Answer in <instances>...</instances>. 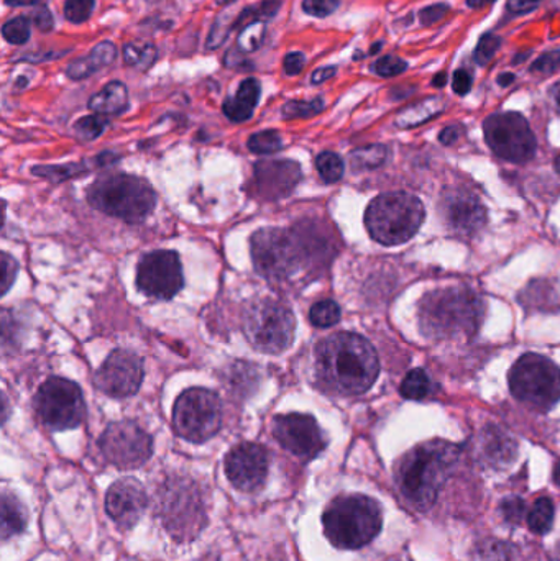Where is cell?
Listing matches in <instances>:
<instances>
[{"label": "cell", "mask_w": 560, "mask_h": 561, "mask_svg": "<svg viewBox=\"0 0 560 561\" xmlns=\"http://www.w3.org/2000/svg\"><path fill=\"white\" fill-rule=\"evenodd\" d=\"M319 381L341 396H361L377 381L380 362L372 343L357 333L328 336L316 348Z\"/></svg>", "instance_id": "obj_1"}, {"label": "cell", "mask_w": 560, "mask_h": 561, "mask_svg": "<svg viewBox=\"0 0 560 561\" xmlns=\"http://www.w3.org/2000/svg\"><path fill=\"white\" fill-rule=\"evenodd\" d=\"M485 312L479 293L467 286H447L424 294L418 319L421 333L431 342L470 340L482 327Z\"/></svg>", "instance_id": "obj_2"}, {"label": "cell", "mask_w": 560, "mask_h": 561, "mask_svg": "<svg viewBox=\"0 0 560 561\" xmlns=\"http://www.w3.org/2000/svg\"><path fill=\"white\" fill-rule=\"evenodd\" d=\"M459 454L457 445L444 440L426 442L408 451L395 471L401 496L416 510H430L453 473Z\"/></svg>", "instance_id": "obj_3"}, {"label": "cell", "mask_w": 560, "mask_h": 561, "mask_svg": "<svg viewBox=\"0 0 560 561\" xmlns=\"http://www.w3.org/2000/svg\"><path fill=\"white\" fill-rule=\"evenodd\" d=\"M324 534L332 546L358 550L374 542L384 527L380 504L365 494H342L325 507Z\"/></svg>", "instance_id": "obj_4"}, {"label": "cell", "mask_w": 560, "mask_h": 561, "mask_svg": "<svg viewBox=\"0 0 560 561\" xmlns=\"http://www.w3.org/2000/svg\"><path fill=\"white\" fill-rule=\"evenodd\" d=\"M157 517L173 539H196L207 526L206 493L191 478H173L157 493Z\"/></svg>", "instance_id": "obj_5"}, {"label": "cell", "mask_w": 560, "mask_h": 561, "mask_svg": "<svg viewBox=\"0 0 560 561\" xmlns=\"http://www.w3.org/2000/svg\"><path fill=\"white\" fill-rule=\"evenodd\" d=\"M88 201L105 216L127 224H140L153 213L157 194L153 187L132 174H108L99 178L88 190Z\"/></svg>", "instance_id": "obj_6"}, {"label": "cell", "mask_w": 560, "mask_h": 561, "mask_svg": "<svg viewBox=\"0 0 560 561\" xmlns=\"http://www.w3.org/2000/svg\"><path fill=\"white\" fill-rule=\"evenodd\" d=\"M424 216L423 203L413 194L387 193L372 201L365 213V226L375 242L397 247L416 236Z\"/></svg>", "instance_id": "obj_7"}, {"label": "cell", "mask_w": 560, "mask_h": 561, "mask_svg": "<svg viewBox=\"0 0 560 561\" xmlns=\"http://www.w3.org/2000/svg\"><path fill=\"white\" fill-rule=\"evenodd\" d=\"M513 396L536 411H549L560 401V368L538 353H526L508 376Z\"/></svg>", "instance_id": "obj_8"}, {"label": "cell", "mask_w": 560, "mask_h": 561, "mask_svg": "<svg viewBox=\"0 0 560 561\" xmlns=\"http://www.w3.org/2000/svg\"><path fill=\"white\" fill-rule=\"evenodd\" d=\"M296 320L285 304L262 299L252 304L243 316V332L253 348L278 355L292 346Z\"/></svg>", "instance_id": "obj_9"}, {"label": "cell", "mask_w": 560, "mask_h": 561, "mask_svg": "<svg viewBox=\"0 0 560 561\" xmlns=\"http://www.w3.org/2000/svg\"><path fill=\"white\" fill-rule=\"evenodd\" d=\"M222 425V402L216 392L204 388L184 391L174 402V432L184 440L204 444Z\"/></svg>", "instance_id": "obj_10"}, {"label": "cell", "mask_w": 560, "mask_h": 561, "mask_svg": "<svg viewBox=\"0 0 560 561\" xmlns=\"http://www.w3.org/2000/svg\"><path fill=\"white\" fill-rule=\"evenodd\" d=\"M250 250L256 272L268 280L292 278L301 265V242L286 230H259L250 240Z\"/></svg>", "instance_id": "obj_11"}, {"label": "cell", "mask_w": 560, "mask_h": 561, "mask_svg": "<svg viewBox=\"0 0 560 561\" xmlns=\"http://www.w3.org/2000/svg\"><path fill=\"white\" fill-rule=\"evenodd\" d=\"M35 409L39 421L52 431L79 427L85 415L81 388L65 378H49L39 386Z\"/></svg>", "instance_id": "obj_12"}, {"label": "cell", "mask_w": 560, "mask_h": 561, "mask_svg": "<svg viewBox=\"0 0 560 561\" xmlns=\"http://www.w3.org/2000/svg\"><path fill=\"white\" fill-rule=\"evenodd\" d=\"M485 140L493 153L512 163H528L535 158V134L528 121L516 112L490 115L483 124Z\"/></svg>", "instance_id": "obj_13"}, {"label": "cell", "mask_w": 560, "mask_h": 561, "mask_svg": "<svg viewBox=\"0 0 560 561\" xmlns=\"http://www.w3.org/2000/svg\"><path fill=\"white\" fill-rule=\"evenodd\" d=\"M105 461L118 470H135L150 460L153 440L148 432L132 421L114 422L99 438Z\"/></svg>", "instance_id": "obj_14"}, {"label": "cell", "mask_w": 560, "mask_h": 561, "mask_svg": "<svg viewBox=\"0 0 560 561\" xmlns=\"http://www.w3.org/2000/svg\"><path fill=\"white\" fill-rule=\"evenodd\" d=\"M137 286L155 299L168 300L184 286L180 256L170 250L148 253L138 263Z\"/></svg>", "instance_id": "obj_15"}, {"label": "cell", "mask_w": 560, "mask_h": 561, "mask_svg": "<svg viewBox=\"0 0 560 561\" xmlns=\"http://www.w3.org/2000/svg\"><path fill=\"white\" fill-rule=\"evenodd\" d=\"M273 435L285 450L305 461L315 460L328 445L316 419L306 414L278 415L273 422Z\"/></svg>", "instance_id": "obj_16"}, {"label": "cell", "mask_w": 560, "mask_h": 561, "mask_svg": "<svg viewBox=\"0 0 560 561\" xmlns=\"http://www.w3.org/2000/svg\"><path fill=\"white\" fill-rule=\"evenodd\" d=\"M144 381V363L135 353L115 350L105 359L94 376L99 391L111 398H130L140 389Z\"/></svg>", "instance_id": "obj_17"}, {"label": "cell", "mask_w": 560, "mask_h": 561, "mask_svg": "<svg viewBox=\"0 0 560 561\" xmlns=\"http://www.w3.org/2000/svg\"><path fill=\"white\" fill-rule=\"evenodd\" d=\"M224 468H226L227 480L237 490L243 493H255L265 484L268 477V450L262 445L243 442L227 454Z\"/></svg>", "instance_id": "obj_18"}, {"label": "cell", "mask_w": 560, "mask_h": 561, "mask_svg": "<svg viewBox=\"0 0 560 561\" xmlns=\"http://www.w3.org/2000/svg\"><path fill=\"white\" fill-rule=\"evenodd\" d=\"M447 229L456 236L472 237L487 222V209L472 191L454 190L444 194L439 206Z\"/></svg>", "instance_id": "obj_19"}, {"label": "cell", "mask_w": 560, "mask_h": 561, "mask_svg": "<svg viewBox=\"0 0 560 561\" xmlns=\"http://www.w3.org/2000/svg\"><path fill=\"white\" fill-rule=\"evenodd\" d=\"M253 190L263 201H279L288 197L301 181V168L296 161L266 160L255 164Z\"/></svg>", "instance_id": "obj_20"}, {"label": "cell", "mask_w": 560, "mask_h": 561, "mask_svg": "<svg viewBox=\"0 0 560 561\" xmlns=\"http://www.w3.org/2000/svg\"><path fill=\"white\" fill-rule=\"evenodd\" d=\"M148 497L144 486L134 478H122L105 494V511L122 529H130L144 516Z\"/></svg>", "instance_id": "obj_21"}, {"label": "cell", "mask_w": 560, "mask_h": 561, "mask_svg": "<svg viewBox=\"0 0 560 561\" xmlns=\"http://www.w3.org/2000/svg\"><path fill=\"white\" fill-rule=\"evenodd\" d=\"M477 455L485 467L505 468L515 461L518 445L508 432L496 425H490L480 434Z\"/></svg>", "instance_id": "obj_22"}, {"label": "cell", "mask_w": 560, "mask_h": 561, "mask_svg": "<svg viewBox=\"0 0 560 561\" xmlns=\"http://www.w3.org/2000/svg\"><path fill=\"white\" fill-rule=\"evenodd\" d=\"M260 91H262V88H260V82L256 79H245L240 84L237 94L224 102V114L227 115L229 121L237 122V124L249 121L253 111H255L256 104H259Z\"/></svg>", "instance_id": "obj_23"}, {"label": "cell", "mask_w": 560, "mask_h": 561, "mask_svg": "<svg viewBox=\"0 0 560 561\" xmlns=\"http://www.w3.org/2000/svg\"><path fill=\"white\" fill-rule=\"evenodd\" d=\"M117 56V48L112 45L111 42H102L89 53L84 58L75 59L71 65L66 69V75L69 78L79 81V79H85L91 76L92 72L99 71V69L105 68L111 65Z\"/></svg>", "instance_id": "obj_24"}, {"label": "cell", "mask_w": 560, "mask_h": 561, "mask_svg": "<svg viewBox=\"0 0 560 561\" xmlns=\"http://www.w3.org/2000/svg\"><path fill=\"white\" fill-rule=\"evenodd\" d=\"M128 107V91L122 82L112 81L89 99V108L99 115H118Z\"/></svg>", "instance_id": "obj_25"}, {"label": "cell", "mask_w": 560, "mask_h": 561, "mask_svg": "<svg viewBox=\"0 0 560 561\" xmlns=\"http://www.w3.org/2000/svg\"><path fill=\"white\" fill-rule=\"evenodd\" d=\"M26 513L13 494L3 493L2 496V539L19 536L25 530Z\"/></svg>", "instance_id": "obj_26"}, {"label": "cell", "mask_w": 560, "mask_h": 561, "mask_svg": "<svg viewBox=\"0 0 560 561\" xmlns=\"http://www.w3.org/2000/svg\"><path fill=\"white\" fill-rule=\"evenodd\" d=\"M555 516V503L548 496L538 497L528 513L529 529L538 536H546L551 533Z\"/></svg>", "instance_id": "obj_27"}, {"label": "cell", "mask_w": 560, "mask_h": 561, "mask_svg": "<svg viewBox=\"0 0 560 561\" xmlns=\"http://www.w3.org/2000/svg\"><path fill=\"white\" fill-rule=\"evenodd\" d=\"M158 49L150 43H128L124 46V59L132 68L150 69L153 62L157 61Z\"/></svg>", "instance_id": "obj_28"}, {"label": "cell", "mask_w": 560, "mask_h": 561, "mask_svg": "<svg viewBox=\"0 0 560 561\" xmlns=\"http://www.w3.org/2000/svg\"><path fill=\"white\" fill-rule=\"evenodd\" d=\"M430 391V376L426 375L424 369H413V371L408 373L407 378L401 382V396L404 399H410V401H423L424 398H427Z\"/></svg>", "instance_id": "obj_29"}, {"label": "cell", "mask_w": 560, "mask_h": 561, "mask_svg": "<svg viewBox=\"0 0 560 561\" xmlns=\"http://www.w3.org/2000/svg\"><path fill=\"white\" fill-rule=\"evenodd\" d=\"M387 148L384 145H370V147L358 148L351 154V163L354 170H374L381 167L387 160Z\"/></svg>", "instance_id": "obj_30"}, {"label": "cell", "mask_w": 560, "mask_h": 561, "mask_svg": "<svg viewBox=\"0 0 560 561\" xmlns=\"http://www.w3.org/2000/svg\"><path fill=\"white\" fill-rule=\"evenodd\" d=\"M444 104L441 99L433 98L427 101L421 102L416 107L408 108L403 115H400V125L403 127H411V125H420L421 122L433 118L434 115L443 112Z\"/></svg>", "instance_id": "obj_31"}, {"label": "cell", "mask_w": 560, "mask_h": 561, "mask_svg": "<svg viewBox=\"0 0 560 561\" xmlns=\"http://www.w3.org/2000/svg\"><path fill=\"white\" fill-rule=\"evenodd\" d=\"M309 319H311L312 325L319 327V329H329L341 320V307L335 300H319L312 306Z\"/></svg>", "instance_id": "obj_32"}, {"label": "cell", "mask_w": 560, "mask_h": 561, "mask_svg": "<svg viewBox=\"0 0 560 561\" xmlns=\"http://www.w3.org/2000/svg\"><path fill=\"white\" fill-rule=\"evenodd\" d=\"M316 168L325 183H338L344 176V161L332 151H324L316 158Z\"/></svg>", "instance_id": "obj_33"}, {"label": "cell", "mask_w": 560, "mask_h": 561, "mask_svg": "<svg viewBox=\"0 0 560 561\" xmlns=\"http://www.w3.org/2000/svg\"><path fill=\"white\" fill-rule=\"evenodd\" d=\"M324 111V101L321 98L312 99V101H289L283 105L282 114L286 121L293 118H309L321 114Z\"/></svg>", "instance_id": "obj_34"}, {"label": "cell", "mask_w": 560, "mask_h": 561, "mask_svg": "<svg viewBox=\"0 0 560 561\" xmlns=\"http://www.w3.org/2000/svg\"><path fill=\"white\" fill-rule=\"evenodd\" d=\"M249 150L256 154H272L282 150L283 140L278 131L263 130L249 138Z\"/></svg>", "instance_id": "obj_35"}, {"label": "cell", "mask_w": 560, "mask_h": 561, "mask_svg": "<svg viewBox=\"0 0 560 561\" xmlns=\"http://www.w3.org/2000/svg\"><path fill=\"white\" fill-rule=\"evenodd\" d=\"M279 7H282V0H263V2L256 3V5L247 7L240 13V19L237 20L236 26H245L247 23L255 22V20L272 19L278 12Z\"/></svg>", "instance_id": "obj_36"}, {"label": "cell", "mask_w": 560, "mask_h": 561, "mask_svg": "<svg viewBox=\"0 0 560 561\" xmlns=\"http://www.w3.org/2000/svg\"><path fill=\"white\" fill-rule=\"evenodd\" d=\"M265 30L266 26L263 20L247 23L242 32H240L239 48L242 49L243 53H253L255 49H259L260 45L263 43V38H265Z\"/></svg>", "instance_id": "obj_37"}, {"label": "cell", "mask_w": 560, "mask_h": 561, "mask_svg": "<svg viewBox=\"0 0 560 561\" xmlns=\"http://www.w3.org/2000/svg\"><path fill=\"white\" fill-rule=\"evenodd\" d=\"M105 127H107V121H105L104 115L92 114L85 115L81 121L76 122L75 130L81 140L91 141L101 137Z\"/></svg>", "instance_id": "obj_38"}, {"label": "cell", "mask_w": 560, "mask_h": 561, "mask_svg": "<svg viewBox=\"0 0 560 561\" xmlns=\"http://www.w3.org/2000/svg\"><path fill=\"white\" fill-rule=\"evenodd\" d=\"M32 25L26 16H15V19L5 22L2 28L3 38L12 45H23L28 42Z\"/></svg>", "instance_id": "obj_39"}, {"label": "cell", "mask_w": 560, "mask_h": 561, "mask_svg": "<svg viewBox=\"0 0 560 561\" xmlns=\"http://www.w3.org/2000/svg\"><path fill=\"white\" fill-rule=\"evenodd\" d=\"M94 10V0H66L65 16L72 23H82L89 20Z\"/></svg>", "instance_id": "obj_40"}, {"label": "cell", "mask_w": 560, "mask_h": 561, "mask_svg": "<svg viewBox=\"0 0 560 561\" xmlns=\"http://www.w3.org/2000/svg\"><path fill=\"white\" fill-rule=\"evenodd\" d=\"M500 46H502V39L500 36L492 35V33H487L480 38L479 45L476 48V61L479 65L485 66L492 61L495 53L499 51Z\"/></svg>", "instance_id": "obj_41"}, {"label": "cell", "mask_w": 560, "mask_h": 561, "mask_svg": "<svg viewBox=\"0 0 560 561\" xmlns=\"http://www.w3.org/2000/svg\"><path fill=\"white\" fill-rule=\"evenodd\" d=\"M500 513H502L503 519L510 524H519L523 517L526 516V504L522 497L510 496L503 500L502 506H500Z\"/></svg>", "instance_id": "obj_42"}, {"label": "cell", "mask_w": 560, "mask_h": 561, "mask_svg": "<svg viewBox=\"0 0 560 561\" xmlns=\"http://www.w3.org/2000/svg\"><path fill=\"white\" fill-rule=\"evenodd\" d=\"M408 68L407 61L397 58V56H384L375 62V72L381 78H391V76L401 75Z\"/></svg>", "instance_id": "obj_43"}, {"label": "cell", "mask_w": 560, "mask_h": 561, "mask_svg": "<svg viewBox=\"0 0 560 561\" xmlns=\"http://www.w3.org/2000/svg\"><path fill=\"white\" fill-rule=\"evenodd\" d=\"M558 69H560V49L539 56L532 66V71L536 75H555Z\"/></svg>", "instance_id": "obj_44"}, {"label": "cell", "mask_w": 560, "mask_h": 561, "mask_svg": "<svg viewBox=\"0 0 560 561\" xmlns=\"http://www.w3.org/2000/svg\"><path fill=\"white\" fill-rule=\"evenodd\" d=\"M341 0H302V10L309 15L328 16L339 9Z\"/></svg>", "instance_id": "obj_45"}, {"label": "cell", "mask_w": 560, "mask_h": 561, "mask_svg": "<svg viewBox=\"0 0 560 561\" xmlns=\"http://www.w3.org/2000/svg\"><path fill=\"white\" fill-rule=\"evenodd\" d=\"M2 294L5 296L9 293L10 286H12L13 280H15L16 276V262L9 255V253H3L2 255Z\"/></svg>", "instance_id": "obj_46"}, {"label": "cell", "mask_w": 560, "mask_h": 561, "mask_svg": "<svg viewBox=\"0 0 560 561\" xmlns=\"http://www.w3.org/2000/svg\"><path fill=\"white\" fill-rule=\"evenodd\" d=\"M447 12H449V7L446 3L426 7V9L421 10V23L423 25H433V23L439 22Z\"/></svg>", "instance_id": "obj_47"}, {"label": "cell", "mask_w": 560, "mask_h": 561, "mask_svg": "<svg viewBox=\"0 0 560 561\" xmlns=\"http://www.w3.org/2000/svg\"><path fill=\"white\" fill-rule=\"evenodd\" d=\"M32 19L33 23H35L36 28H38L39 32H52L53 26H55V22H53V15L52 12H49L48 7H36Z\"/></svg>", "instance_id": "obj_48"}, {"label": "cell", "mask_w": 560, "mask_h": 561, "mask_svg": "<svg viewBox=\"0 0 560 561\" xmlns=\"http://www.w3.org/2000/svg\"><path fill=\"white\" fill-rule=\"evenodd\" d=\"M453 88L454 91H456V94H469L470 89H472V76H470L469 72L464 71V69H459V71L454 72Z\"/></svg>", "instance_id": "obj_49"}, {"label": "cell", "mask_w": 560, "mask_h": 561, "mask_svg": "<svg viewBox=\"0 0 560 561\" xmlns=\"http://www.w3.org/2000/svg\"><path fill=\"white\" fill-rule=\"evenodd\" d=\"M305 69V56L302 53H289L285 58V72L288 76H296Z\"/></svg>", "instance_id": "obj_50"}, {"label": "cell", "mask_w": 560, "mask_h": 561, "mask_svg": "<svg viewBox=\"0 0 560 561\" xmlns=\"http://www.w3.org/2000/svg\"><path fill=\"white\" fill-rule=\"evenodd\" d=\"M487 561H513L508 546H506V543H493Z\"/></svg>", "instance_id": "obj_51"}, {"label": "cell", "mask_w": 560, "mask_h": 561, "mask_svg": "<svg viewBox=\"0 0 560 561\" xmlns=\"http://www.w3.org/2000/svg\"><path fill=\"white\" fill-rule=\"evenodd\" d=\"M542 0H510L508 9L515 13H528L535 10Z\"/></svg>", "instance_id": "obj_52"}, {"label": "cell", "mask_w": 560, "mask_h": 561, "mask_svg": "<svg viewBox=\"0 0 560 561\" xmlns=\"http://www.w3.org/2000/svg\"><path fill=\"white\" fill-rule=\"evenodd\" d=\"M460 135H462V128L460 127L444 128L443 134L439 135L441 144L454 145L459 140Z\"/></svg>", "instance_id": "obj_53"}, {"label": "cell", "mask_w": 560, "mask_h": 561, "mask_svg": "<svg viewBox=\"0 0 560 561\" xmlns=\"http://www.w3.org/2000/svg\"><path fill=\"white\" fill-rule=\"evenodd\" d=\"M335 71H338V69H335L334 66H331V68L328 66V68L318 69V71L312 72L311 81L315 82V84H322V82L331 79L332 76L335 75Z\"/></svg>", "instance_id": "obj_54"}, {"label": "cell", "mask_w": 560, "mask_h": 561, "mask_svg": "<svg viewBox=\"0 0 560 561\" xmlns=\"http://www.w3.org/2000/svg\"><path fill=\"white\" fill-rule=\"evenodd\" d=\"M42 0H5L7 5L10 7H26V5H38Z\"/></svg>", "instance_id": "obj_55"}, {"label": "cell", "mask_w": 560, "mask_h": 561, "mask_svg": "<svg viewBox=\"0 0 560 561\" xmlns=\"http://www.w3.org/2000/svg\"><path fill=\"white\" fill-rule=\"evenodd\" d=\"M495 0H467V5L472 7V9H482V7L490 5Z\"/></svg>", "instance_id": "obj_56"}, {"label": "cell", "mask_w": 560, "mask_h": 561, "mask_svg": "<svg viewBox=\"0 0 560 561\" xmlns=\"http://www.w3.org/2000/svg\"><path fill=\"white\" fill-rule=\"evenodd\" d=\"M551 98L552 101H555L556 107H558V111L560 112V82L551 89Z\"/></svg>", "instance_id": "obj_57"}, {"label": "cell", "mask_w": 560, "mask_h": 561, "mask_svg": "<svg viewBox=\"0 0 560 561\" xmlns=\"http://www.w3.org/2000/svg\"><path fill=\"white\" fill-rule=\"evenodd\" d=\"M447 82V75L446 72H441V75H437L436 78H434L433 84L436 85V88H444Z\"/></svg>", "instance_id": "obj_58"}, {"label": "cell", "mask_w": 560, "mask_h": 561, "mask_svg": "<svg viewBox=\"0 0 560 561\" xmlns=\"http://www.w3.org/2000/svg\"><path fill=\"white\" fill-rule=\"evenodd\" d=\"M515 81V75H502L499 78L500 85H510L512 82Z\"/></svg>", "instance_id": "obj_59"}, {"label": "cell", "mask_w": 560, "mask_h": 561, "mask_svg": "<svg viewBox=\"0 0 560 561\" xmlns=\"http://www.w3.org/2000/svg\"><path fill=\"white\" fill-rule=\"evenodd\" d=\"M552 480L560 486V460L556 463L555 471H552Z\"/></svg>", "instance_id": "obj_60"}, {"label": "cell", "mask_w": 560, "mask_h": 561, "mask_svg": "<svg viewBox=\"0 0 560 561\" xmlns=\"http://www.w3.org/2000/svg\"><path fill=\"white\" fill-rule=\"evenodd\" d=\"M552 560L560 561V542L556 546L555 556H552Z\"/></svg>", "instance_id": "obj_61"}, {"label": "cell", "mask_w": 560, "mask_h": 561, "mask_svg": "<svg viewBox=\"0 0 560 561\" xmlns=\"http://www.w3.org/2000/svg\"><path fill=\"white\" fill-rule=\"evenodd\" d=\"M555 167H556V171H558V173L560 174V153H559V157L556 158Z\"/></svg>", "instance_id": "obj_62"}, {"label": "cell", "mask_w": 560, "mask_h": 561, "mask_svg": "<svg viewBox=\"0 0 560 561\" xmlns=\"http://www.w3.org/2000/svg\"><path fill=\"white\" fill-rule=\"evenodd\" d=\"M217 3H220V5H226V3L233 2V0H216Z\"/></svg>", "instance_id": "obj_63"}]
</instances>
